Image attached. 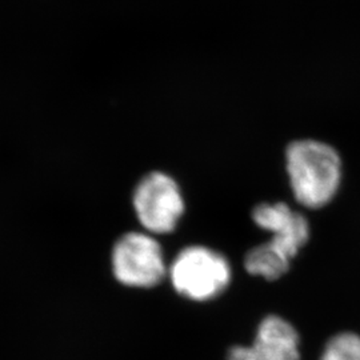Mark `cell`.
<instances>
[{
  "mask_svg": "<svg viewBox=\"0 0 360 360\" xmlns=\"http://www.w3.org/2000/svg\"><path fill=\"white\" fill-rule=\"evenodd\" d=\"M227 360H299V336L282 318L271 315L260 323L250 347H233Z\"/></svg>",
  "mask_w": 360,
  "mask_h": 360,
  "instance_id": "cell-6",
  "label": "cell"
},
{
  "mask_svg": "<svg viewBox=\"0 0 360 360\" xmlns=\"http://www.w3.org/2000/svg\"><path fill=\"white\" fill-rule=\"evenodd\" d=\"M287 171L296 200L309 208L326 206L340 183V159L333 147L299 141L287 148Z\"/></svg>",
  "mask_w": 360,
  "mask_h": 360,
  "instance_id": "cell-1",
  "label": "cell"
},
{
  "mask_svg": "<svg viewBox=\"0 0 360 360\" xmlns=\"http://www.w3.org/2000/svg\"><path fill=\"white\" fill-rule=\"evenodd\" d=\"M290 259L275 251L269 243L255 247L245 255V270L251 275L275 281L290 269Z\"/></svg>",
  "mask_w": 360,
  "mask_h": 360,
  "instance_id": "cell-7",
  "label": "cell"
},
{
  "mask_svg": "<svg viewBox=\"0 0 360 360\" xmlns=\"http://www.w3.org/2000/svg\"><path fill=\"white\" fill-rule=\"evenodd\" d=\"M111 264L116 281L132 288L155 287L167 274L163 250L148 232H129L119 238Z\"/></svg>",
  "mask_w": 360,
  "mask_h": 360,
  "instance_id": "cell-3",
  "label": "cell"
},
{
  "mask_svg": "<svg viewBox=\"0 0 360 360\" xmlns=\"http://www.w3.org/2000/svg\"><path fill=\"white\" fill-rule=\"evenodd\" d=\"M132 205L144 231L151 235L174 231L186 210L179 184L160 171L146 175L138 183Z\"/></svg>",
  "mask_w": 360,
  "mask_h": 360,
  "instance_id": "cell-4",
  "label": "cell"
},
{
  "mask_svg": "<svg viewBox=\"0 0 360 360\" xmlns=\"http://www.w3.org/2000/svg\"><path fill=\"white\" fill-rule=\"evenodd\" d=\"M174 290L193 302H207L220 295L231 281V267L226 257L203 245L181 250L169 266Z\"/></svg>",
  "mask_w": 360,
  "mask_h": 360,
  "instance_id": "cell-2",
  "label": "cell"
},
{
  "mask_svg": "<svg viewBox=\"0 0 360 360\" xmlns=\"http://www.w3.org/2000/svg\"><path fill=\"white\" fill-rule=\"evenodd\" d=\"M252 219L260 229L272 232L269 245L290 260L309 240L307 220L284 203L255 207Z\"/></svg>",
  "mask_w": 360,
  "mask_h": 360,
  "instance_id": "cell-5",
  "label": "cell"
},
{
  "mask_svg": "<svg viewBox=\"0 0 360 360\" xmlns=\"http://www.w3.org/2000/svg\"><path fill=\"white\" fill-rule=\"evenodd\" d=\"M322 360H360V338L354 334H342L330 340Z\"/></svg>",
  "mask_w": 360,
  "mask_h": 360,
  "instance_id": "cell-8",
  "label": "cell"
}]
</instances>
